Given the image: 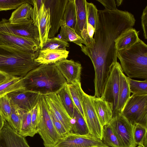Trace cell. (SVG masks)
<instances>
[{"label": "cell", "mask_w": 147, "mask_h": 147, "mask_svg": "<svg viewBox=\"0 0 147 147\" xmlns=\"http://www.w3.org/2000/svg\"><path fill=\"white\" fill-rule=\"evenodd\" d=\"M135 22L134 15L127 11L98 10V26L93 40L88 46L82 45L80 47L93 63L95 90H104L112 67L117 62L115 40L132 28Z\"/></svg>", "instance_id": "obj_1"}, {"label": "cell", "mask_w": 147, "mask_h": 147, "mask_svg": "<svg viewBox=\"0 0 147 147\" xmlns=\"http://www.w3.org/2000/svg\"><path fill=\"white\" fill-rule=\"evenodd\" d=\"M23 79L25 90L44 96L57 94L67 84L55 64L40 65Z\"/></svg>", "instance_id": "obj_2"}, {"label": "cell", "mask_w": 147, "mask_h": 147, "mask_svg": "<svg viewBox=\"0 0 147 147\" xmlns=\"http://www.w3.org/2000/svg\"><path fill=\"white\" fill-rule=\"evenodd\" d=\"M38 52L20 50L0 45V71L11 76L23 77L40 65L34 61Z\"/></svg>", "instance_id": "obj_3"}, {"label": "cell", "mask_w": 147, "mask_h": 147, "mask_svg": "<svg viewBox=\"0 0 147 147\" xmlns=\"http://www.w3.org/2000/svg\"><path fill=\"white\" fill-rule=\"evenodd\" d=\"M121 69L131 78L147 79V45L140 39L131 47L117 51Z\"/></svg>", "instance_id": "obj_4"}, {"label": "cell", "mask_w": 147, "mask_h": 147, "mask_svg": "<svg viewBox=\"0 0 147 147\" xmlns=\"http://www.w3.org/2000/svg\"><path fill=\"white\" fill-rule=\"evenodd\" d=\"M38 103L37 133L42 139L45 147H54L61 137L54 126L44 96L40 95Z\"/></svg>", "instance_id": "obj_5"}, {"label": "cell", "mask_w": 147, "mask_h": 147, "mask_svg": "<svg viewBox=\"0 0 147 147\" xmlns=\"http://www.w3.org/2000/svg\"><path fill=\"white\" fill-rule=\"evenodd\" d=\"M120 113L133 125L138 123L147 127V94H132Z\"/></svg>", "instance_id": "obj_6"}, {"label": "cell", "mask_w": 147, "mask_h": 147, "mask_svg": "<svg viewBox=\"0 0 147 147\" xmlns=\"http://www.w3.org/2000/svg\"><path fill=\"white\" fill-rule=\"evenodd\" d=\"M0 33H8L31 39L39 47L38 29L33 23L31 19L25 22L12 23L9 20L2 18L0 21Z\"/></svg>", "instance_id": "obj_7"}, {"label": "cell", "mask_w": 147, "mask_h": 147, "mask_svg": "<svg viewBox=\"0 0 147 147\" xmlns=\"http://www.w3.org/2000/svg\"><path fill=\"white\" fill-rule=\"evenodd\" d=\"M120 147H136L133 134V125L121 113L112 117L109 123Z\"/></svg>", "instance_id": "obj_8"}, {"label": "cell", "mask_w": 147, "mask_h": 147, "mask_svg": "<svg viewBox=\"0 0 147 147\" xmlns=\"http://www.w3.org/2000/svg\"><path fill=\"white\" fill-rule=\"evenodd\" d=\"M80 97L84 119L90 134L94 138L102 141L103 126L99 121L90 95L82 89Z\"/></svg>", "instance_id": "obj_9"}, {"label": "cell", "mask_w": 147, "mask_h": 147, "mask_svg": "<svg viewBox=\"0 0 147 147\" xmlns=\"http://www.w3.org/2000/svg\"><path fill=\"white\" fill-rule=\"evenodd\" d=\"M122 70L119 63L117 62L112 67L106 83L104 91L100 97L112 106L113 117L117 114V107L120 74Z\"/></svg>", "instance_id": "obj_10"}, {"label": "cell", "mask_w": 147, "mask_h": 147, "mask_svg": "<svg viewBox=\"0 0 147 147\" xmlns=\"http://www.w3.org/2000/svg\"><path fill=\"white\" fill-rule=\"evenodd\" d=\"M68 0H43L45 7L49 8L51 28L49 38L55 37L61 26L65 8Z\"/></svg>", "instance_id": "obj_11"}, {"label": "cell", "mask_w": 147, "mask_h": 147, "mask_svg": "<svg viewBox=\"0 0 147 147\" xmlns=\"http://www.w3.org/2000/svg\"><path fill=\"white\" fill-rule=\"evenodd\" d=\"M54 147H109L101 140L92 136L68 133Z\"/></svg>", "instance_id": "obj_12"}, {"label": "cell", "mask_w": 147, "mask_h": 147, "mask_svg": "<svg viewBox=\"0 0 147 147\" xmlns=\"http://www.w3.org/2000/svg\"><path fill=\"white\" fill-rule=\"evenodd\" d=\"M7 96L11 104L25 113L31 111L38 103L40 95L25 90L11 92Z\"/></svg>", "instance_id": "obj_13"}, {"label": "cell", "mask_w": 147, "mask_h": 147, "mask_svg": "<svg viewBox=\"0 0 147 147\" xmlns=\"http://www.w3.org/2000/svg\"><path fill=\"white\" fill-rule=\"evenodd\" d=\"M44 96L49 109L53 113L68 132L71 133L73 126V119L67 112L57 94H50Z\"/></svg>", "instance_id": "obj_14"}, {"label": "cell", "mask_w": 147, "mask_h": 147, "mask_svg": "<svg viewBox=\"0 0 147 147\" xmlns=\"http://www.w3.org/2000/svg\"><path fill=\"white\" fill-rule=\"evenodd\" d=\"M0 45L33 53L40 49L39 45L33 40L4 33H0Z\"/></svg>", "instance_id": "obj_15"}, {"label": "cell", "mask_w": 147, "mask_h": 147, "mask_svg": "<svg viewBox=\"0 0 147 147\" xmlns=\"http://www.w3.org/2000/svg\"><path fill=\"white\" fill-rule=\"evenodd\" d=\"M0 147H30L25 137L14 130L5 120L0 130Z\"/></svg>", "instance_id": "obj_16"}, {"label": "cell", "mask_w": 147, "mask_h": 147, "mask_svg": "<svg viewBox=\"0 0 147 147\" xmlns=\"http://www.w3.org/2000/svg\"><path fill=\"white\" fill-rule=\"evenodd\" d=\"M55 64L67 83L80 82L82 69L80 63L72 59H65L56 63Z\"/></svg>", "instance_id": "obj_17"}, {"label": "cell", "mask_w": 147, "mask_h": 147, "mask_svg": "<svg viewBox=\"0 0 147 147\" xmlns=\"http://www.w3.org/2000/svg\"><path fill=\"white\" fill-rule=\"evenodd\" d=\"M33 23L38 28L39 35L40 49H41L49 38L51 28L50 13L49 8L42 4Z\"/></svg>", "instance_id": "obj_18"}, {"label": "cell", "mask_w": 147, "mask_h": 147, "mask_svg": "<svg viewBox=\"0 0 147 147\" xmlns=\"http://www.w3.org/2000/svg\"><path fill=\"white\" fill-rule=\"evenodd\" d=\"M90 98L100 122L102 125L109 123L113 117L111 105L100 97L90 95Z\"/></svg>", "instance_id": "obj_19"}, {"label": "cell", "mask_w": 147, "mask_h": 147, "mask_svg": "<svg viewBox=\"0 0 147 147\" xmlns=\"http://www.w3.org/2000/svg\"><path fill=\"white\" fill-rule=\"evenodd\" d=\"M69 52L66 50L45 49L38 51V55L34 61L40 65L55 64L66 59Z\"/></svg>", "instance_id": "obj_20"}, {"label": "cell", "mask_w": 147, "mask_h": 147, "mask_svg": "<svg viewBox=\"0 0 147 147\" xmlns=\"http://www.w3.org/2000/svg\"><path fill=\"white\" fill-rule=\"evenodd\" d=\"M86 0H75L76 23L75 30L81 37L82 31L87 29V19L86 9Z\"/></svg>", "instance_id": "obj_21"}, {"label": "cell", "mask_w": 147, "mask_h": 147, "mask_svg": "<svg viewBox=\"0 0 147 147\" xmlns=\"http://www.w3.org/2000/svg\"><path fill=\"white\" fill-rule=\"evenodd\" d=\"M139 33L133 28L123 32L115 40L117 50L127 48L135 44L139 39Z\"/></svg>", "instance_id": "obj_22"}, {"label": "cell", "mask_w": 147, "mask_h": 147, "mask_svg": "<svg viewBox=\"0 0 147 147\" xmlns=\"http://www.w3.org/2000/svg\"><path fill=\"white\" fill-rule=\"evenodd\" d=\"M129 83L127 77L122 70L120 74L119 89L117 111V114L120 113L130 97Z\"/></svg>", "instance_id": "obj_23"}, {"label": "cell", "mask_w": 147, "mask_h": 147, "mask_svg": "<svg viewBox=\"0 0 147 147\" xmlns=\"http://www.w3.org/2000/svg\"><path fill=\"white\" fill-rule=\"evenodd\" d=\"M19 90H25L23 77L11 76L0 84V98Z\"/></svg>", "instance_id": "obj_24"}, {"label": "cell", "mask_w": 147, "mask_h": 147, "mask_svg": "<svg viewBox=\"0 0 147 147\" xmlns=\"http://www.w3.org/2000/svg\"><path fill=\"white\" fill-rule=\"evenodd\" d=\"M33 7L28 3H23L13 11L9 19L12 23L26 22L31 19Z\"/></svg>", "instance_id": "obj_25"}, {"label": "cell", "mask_w": 147, "mask_h": 147, "mask_svg": "<svg viewBox=\"0 0 147 147\" xmlns=\"http://www.w3.org/2000/svg\"><path fill=\"white\" fill-rule=\"evenodd\" d=\"M72 119L73 126L71 133L92 136L84 118L76 107Z\"/></svg>", "instance_id": "obj_26"}, {"label": "cell", "mask_w": 147, "mask_h": 147, "mask_svg": "<svg viewBox=\"0 0 147 147\" xmlns=\"http://www.w3.org/2000/svg\"><path fill=\"white\" fill-rule=\"evenodd\" d=\"M59 34L57 37L67 42H73L81 47L84 44L81 38L76 33L74 29L66 25L61 26Z\"/></svg>", "instance_id": "obj_27"}, {"label": "cell", "mask_w": 147, "mask_h": 147, "mask_svg": "<svg viewBox=\"0 0 147 147\" xmlns=\"http://www.w3.org/2000/svg\"><path fill=\"white\" fill-rule=\"evenodd\" d=\"M76 23L75 0H68L65 8L61 26L66 25L75 29Z\"/></svg>", "instance_id": "obj_28"}, {"label": "cell", "mask_w": 147, "mask_h": 147, "mask_svg": "<svg viewBox=\"0 0 147 147\" xmlns=\"http://www.w3.org/2000/svg\"><path fill=\"white\" fill-rule=\"evenodd\" d=\"M66 86L76 107L84 119L81 100L80 92L82 89L81 82L72 84L67 83Z\"/></svg>", "instance_id": "obj_29"}, {"label": "cell", "mask_w": 147, "mask_h": 147, "mask_svg": "<svg viewBox=\"0 0 147 147\" xmlns=\"http://www.w3.org/2000/svg\"><path fill=\"white\" fill-rule=\"evenodd\" d=\"M57 94L67 112L72 119L76 107L68 90L66 85Z\"/></svg>", "instance_id": "obj_30"}, {"label": "cell", "mask_w": 147, "mask_h": 147, "mask_svg": "<svg viewBox=\"0 0 147 147\" xmlns=\"http://www.w3.org/2000/svg\"><path fill=\"white\" fill-rule=\"evenodd\" d=\"M18 134L25 138L28 136L33 137L37 134L32 127L31 111L23 114L20 131Z\"/></svg>", "instance_id": "obj_31"}, {"label": "cell", "mask_w": 147, "mask_h": 147, "mask_svg": "<svg viewBox=\"0 0 147 147\" xmlns=\"http://www.w3.org/2000/svg\"><path fill=\"white\" fill-rule=\"evenodd\" d=\"M147 127L138 123L133 125V134L135 144L147 147Z\"/></svg>", "instance_id": "obj_32"}, {"label": "cell", "mask_w": 147, "mask_h": 147, "mask_svg": "<svg viewBox=\"0 0 147 147\" xmlns=\"http://www.w3.org/2000/svg\"><path fill=\"white\" fill-rule=\"evenodd\" d=\"M102 141L109 147H120L112 129L109 124L103 127Z\"/></svg>", "instance_id": "obj_33"}, {"label": "cell", "mask_w": 147, "mask_h": 147, "mask_svg": "<svg viewBox=\"0 0 147 147\" xmlns=\"http://www.w3.org/2000/svg\"><path fill=\"white\" fill-rule=\"evenodd\" d=\"M127 78L131 93L133 94H147V79L138 81L127 77Z\"/></svg>", "instance_id": "obj_34"}, {"label": "cell", "mask_w": 147, "mask_h": 147, "mask_svg": "<svg viewBox=\"0 0 147 147\" xmlns=\"http://www.w3.org/2000/svg\"><path fill=\"white\" fill-rule=\"evenodd\" d=\"M11 113L9 121L8 123L14 130L18 133L20 131L22 116L25 112L11 104Z\"/></svg>", "instance_id": "obj_35"}, {"label": "cell", "mask_w": 147, "mask_h": 147, "mask_svg": "<svg viewBox=\"0 0 147 147\" xmlns=\"http://www.w3.org/2000/svg\"><path fill=\"white\" fill-rule=\"evenodd\" d=\"M69 45L67 42L57 37L48 38L41 50H66Z\"/></svg>", "instance_id": "obj_36"}, {"label": "cell", "mask_w": 147, "mask_h": 147, "mask_svg": "<svg viewBox=\"0 0 147 147\" xmlns=\"http://www.w3.org/2000/svg\"><path fill=\"white\" fill-rule=\"evenodd\" d=\"M86 9L87 23L91 25L95 30L97 28L98 24V12L96 6L93 3L86 2Z\"/></svg>", "instance_id": "obj_37"}, {"label": "cell", "mask_w": 147, "mask_h": 147, "mask_svg": "<svg viewBox=\"0 0 147 147\" xmlns=\"http://www.w3.org/2000/svg\"><path fill=\"white\" fill-rule=\"evenodd\" d=\"M11 111V103L7 95L0 98V113L7 123L9 121Z\"/></svg>", "instance_id": "obj_38"}, {"label": "cell", "mask_w": 147, "mask_h": 147, "mask_svg": "<svg viewBox=\"0 0 147 147\" xmlns=\"http://www.w3.org/2000/svg\"><path fill=\"white\" fill-rule=\"evenodd\" d=\"M25 3L33 5L32 0H0V11L16 9L20 5Z\"/></svg>", "instance_id": "obj_39"}, {"label": "cell", "mask_w": 147, "mask_h": 147, "mask_svg": "<svg viewBox=\"0 0 147 147\" xmlns=\"http://www.w3.org/2000/svg\"><path fill=\"white\" fill-rule=\"evenodd\" d=\"M49 110L54 126L58 134L61 138L68 133L62 123L57 118L53 113L49 109Z\"/></svg>", "instance_id": "obj_40"}, {"label": "cell", "mask_w": 147, "mask_h": 147, "mask_svg": "<svg viewBox=\"0 0 147 147\" xmlns=\"http://www.w3.org/2000/svg\"><path fill=\"white\" fill-rule=\"evenodd\" d=\"M39 109L38 103L31 110L32 126L33 130L37 133V121Z\"/></svg>", "instance_id": "obj_41"}, {"label": "cell", "mask_w": 147, "mask_h": 147, "mask_svg": "<svg viewBox=\"0 0 147 147\" xmlns=\"http://www.w3.org/2000/svg\"><path fill=\"white\" fill-rule=\"evenodd\" d=\"M33 5L32 15L31 19L34 21L38 14V13L43 3V0H32Z\"/></svg>", "instance_id": "obj_42"}, {"label": "cell", "mask_w": 147, "mask_h": 147, "mask_svg": "<svg viewBox=\"0 0 147 147\" xmlns=\"http://www.w3.org/2000/svg\"><path fill=\"white\" fill-rule=\"evenodd\" d=\"M141 24L145 39H147V5L143 10L141 16Z\"/></svg>", "instance_id": "obj_43"}, {"label": "cell", "mask_w": 147, "mask_h": 147, "mask_svg": "<svg viewBox=\"0 0 147 147\" xmlns=\"http://www.w3.org/2000/svg\"><path fill=\"white\" fill-rule=\"evenodd\" d=\"M105 7V9L109 10H116L117 9L115 0H96Z\"/></svg>", "instance_id": "obj_44"}, {"label": "cell", "mask_w": 147, "mask_h": 147, "mask_svg": "<svg viewBox=\"0 0 147 147\" xmlns=\"http://www.w3.org/2000/svg\"><path fill=\"white\" fill-rule=\"evenodd\" d=\"M87 30L90 37L92 40H93V36L95 32L94 28L91 25L87 23Z\"/></svg>", "instance_id": "obj_45"}, {"label": "cell", "mask_w": 147, "mask_h": 147, "mask_svg": "<svg viewBox=\"0 0 147 147\" xmlns=\"http://www.w3.org/2000/svg\"><path fill=\"white\" fill-rule=\"evenodd\" d=\"M11 76L0 71V84L4 82Z\"/></svg>", "instance_id": "obj_46"}, {"label": "cell", "mask_w": 147, "mask_h": 147, "mask_svg": "<svg viewBox=\"0 0 147 147\" xmlns=\"http://www.w3.org/2000/svg\"><path fill=\"white\" fill-rule=\"evenodd\" d=\"M5 120L0 113V130L3 127Z\"/></svg>", "instance_id": "obj_47"}, {"label": "cell", "mask_w": 147, "mask_h": 147, "mask_svg": "<svg viewBox=\"0 0 147 147\" xmlns=\"http://www.w3.org/2000/svg\"><path fill=\"white\" fill-rule=\"evenodd\" d=\"M123 1V0H116L115 1L116 5H117V6H120L121 4Z\"/></svg>", "instance_id": "obj_48"}, {"label": "cell", "mask_w": 147, "mask_h": 147, "mask_svg": "<svg viewBox=\"0 0 147 147\" xmlns=\"http://www.w3.org/2000/svg\"><path fill=\"white\" fill-rule=\"evenodd\" d=\"M136 147H145L144 146H142V145H138V146H137Z\"/></svg>", "instance_id": "obj_49"}, {"label": "cell", "mask_w": 147, "mask_h": 147, "mask_svg": "<svg viewBox=\"0 0 147 147\" xmlns=\"http://www.w3.org/2000/svg\"></svg>", "instance_id": "obj_50"}]
</instances>
